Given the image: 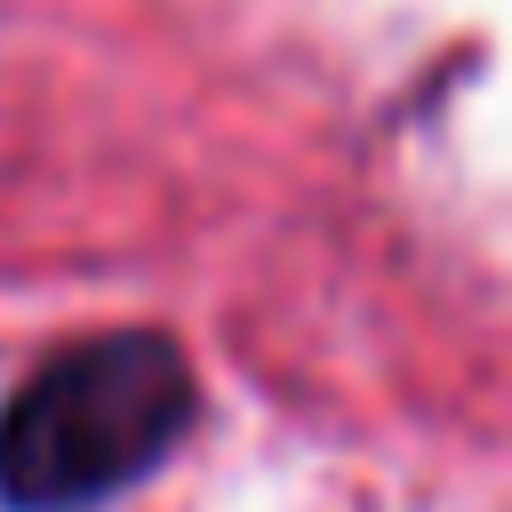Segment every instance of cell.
Masks as SVG:
<instances>
[{
	"label": "cell",
	"mask_w": 512,
	"mask_h": 512,
	"mask_svg": "<svg viewBox=\"0 0 512 512\" xmlns=\"http://www.w3.org/2000/svg\"><path fill=\"white\" fill-rule=\"evenodd\" d=\"M192 424H200V376L168 328L72 336L0 408V504L96 512L136 480H152Z\"/></svg>",
	"instance_id": "6da1fadb"
}]
</instances>
